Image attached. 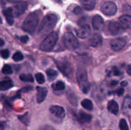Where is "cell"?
I'll return each mask as SVG.
<instances>
[{
	"mask_svg": "<svg viewBox=\"0 0 131 130\" xmlns=\"http://www.w3.org/2000/svg\"><path fill=\"white\" fill-rule=\"evenodd\" d=\"M122 110L126 114L131 113V98L129 96H126L124 99V103L122 105Z\"/></svg>",
	"mask_w": 131,
	"mask_h": 130,
	"instance_id": "e0dca14e",
	"label": "cell"
},
{
	"mask_svg": "<svg viewBox=\"0 0 131 130\" xmlns=\"http://www.w3.org/2000/svg\"><path fill=\"white\" fill-rule=\"evenodd\" d=\"M3 14L6 18V22L8 23L9 25H12L14 24V15L12 13V8H8L3 11Z\"/></svg>",
	"mask_w": 131,
	"mask_h": 130,
	"instance_id": "d6986e66",
	"label": "cell"
},
{
	"mask_svg": "<svg viewBox=\"0 0 131 130\" xmlns=\"http://www.w3.org/2000/svg\"><path fill=\"white\" fill-rule=\"evenodd\" d=\"M37 99L38 103H42L46 99L47 94V89L42 87H37Z\"/></svg>",
	"mask_w": 131,
	"mask_h": 130,
	"instance_id": "9a60e30c",
	"label": "cell"
},
{
	"mask_svg": "<svg viewBox=\"0 0 131 130\" xmlns=\"http://www.w3.org/2000/svg\"><path fill=\"white\" fill-rule=\"evenodd\" d=\"M77 80L79 87L83 93L86 94L88 93L90 88V85L88 81V74L86 70L84 68H79L77 72Z\"/></svg>",
	"mask_w": 131,
	"mask_h": 130,
	"instance_id": "3957f363",
	"label": "cell"
},
{
	"mask_svg": "<svg viewBox=\"0 0 131 130\" xmlns=\"http://www.w3.org/2000/svg\"><path fill=\"white\" fill-rule=\"evenodd\" d=\"M119 127H120V130H129V126L127 123L126 120L122 119L120 120V124H119Z\"/></svg>",
	"mask_w": 131,
	"mask_h": 130,
	"instance_id": "83f0119b",
	"label": "cell"
},
{
	"mask_svg": "<svg viewBox=\"0 0 131 130\" xmlns=\"http://www.w3.org/2000/svg\"><path fill=\"white\" fill-rule=\"evenodd\" d=\"M90 45L93 47H99L102 44V38L99 33H95L89 40Z\"/></svg>",
	"mask_w": 131,
	"mask_h": 130,
	"instance_id": "5bb4252c",
	"label": "cell"
},
{
	"mask_svg": "<svg viewBox=\"0 0 131 130\" xmlns=\"http://www.w3.org/2000/svg\"><path fill=\"white\" fill-rule=\"evenodd\" d=\"M58 40V34L56 32L50 33L43 40L40 45V49L43 52H49L52 50Z\"/></svg>",
	"mask_w": 131,
	"mask_h": 130,
	"instance_id": "277c9868",
	"label": "cell"
},
{
	"mask_svg": "<svg viewBox=\"0 0 131 130\" xmlns=\"http://www.w3.org/2000/svg\"><path fill=\"white\" fill-rule=\"evenodd\" d=\"M57 67L61 73L68 78L73 76V68L67 59L59 58L55 61Z\"/></svg>",
	"mask_w": 131,
	"mask_h": 130,
	"instance_id": "5b68a950",
	"label": "cell"
},
{
	"mask_svg": "<svg viewBox=\"0 0 131 130\" xmlns=\"http://www.w3.org/2000/svg\"><path fill=\"white\" fill-rule=\"evenodd\" d=\"M127 84H128L127 82H126V81H123V82H121L122 86L125 87V86H127Z\"/></svg>",
	"mask_w": 131,
	"mask_h": 130,
	"instance_id": "74e56055",
	"label": "cell"
},
{
	"mask_svg": "<svg viewBox=\"0 0 131 130\" xmlns=\"http://www.w3.org/2000/svg\"><path fill=\"white\" fill-rule=\"evenodd\" d=\"M0 42H1V43H0V45H1V46L2 47V46L4 45V44H5V43H4V41L3 39H1L0 40Z\"/></svg>",
	"mask_w": 131,
	"mask_h": 130,
	"instance_id": "ab89813d",
	"label": "cell"
},
{
	"mask_svg": "<svg viewBox=\"0 0 131 130\" xmlns=\"http://www.w3.org/2000/svg\"><path fill=\"white\" fill-rule=\"evenodd\" d=\"M6 1H9V2H15V1H19V0H6Z\"/></svg>",
	"mask_w": 131,
	"mask_h": 130,
	"instance_id": "60d3db41",
	"label": "cell"
},
{
	"mask_svg": "<svg viewBox=\"0 0 131 130\" xmlns=\"http://www.w3.org/2000/svg\"><path fill=\"white\" fill-rule=\"evenodd\" d=\"M49 111L53 115L57 118L62 119L65 116V110L63 107L58 105L51 106L49 108Z\"/></svg>",
	"mask_w": 131,
	"mask_h": 130,
	"instance_id": "4fadbf2b",
	"label": "cell"
},
{
	"mask_svg": "<svg viewBox=\"0 0 131 130\" xmlns=\"http://www.w3.org/2000/svg\"><path fill=\"white\" fill-rule=\"evenodd\" d=\"M117 84H118L117 81H113L112 82H111V85H113V86H115V85H116Z\"/></svg>",
	"mask_w": 131,
	"mask_h": 130,
	"instance_id": "f35d334b",
	"label": "cell"
},
{
	"mask_svg": "<svg viewBox=\"0 0 131 130\" xmlns=\"http://www.w3.org/2000/svg\"><path fill=\"white\" fill-rule=\"evenodd\" d=\"M81 105L85 109L88 110H93V103L90 99H84V100L82 101Z\"/></svg>",
	"mask_w": 131,
	"mask_h": 130,
	"instance_id": "603a6c76",
	"label": "cell"
},
{
	"mask_svg": "<svg viewBox=\"0 0 131 130\" xmlns=\"http://www.w3.org/2000/svg\"><path fill=\"white\" fill-rule=\"evenodd\" d=\"M125 30V28L122 24L118 22H111L109 24V31L112 35L120 34Z\"/></svg>",
	"mask_w": 131,
	"mask_h": 130,
	"instance_id": "9c48e42d",
	"label": "cell"
},
{
	"mask_svg": "<svg viewBox=\"0 0 131 130\" xmlns=\"http://www.w3.org/2000/svg\"><path fill=\"white\" fill-rule=\"evenodd\" d=\"M101 11L107 16H112L116 13L117 6L115 3L112 1H106L101 6Z\"/></svg>",
	"mask_w": 131,
	"mask_h": 130,
	"instance_id": "52a82bcc",
	"label": "cell"
},
{
	"mask_svg": "<svg viewBox=\"0 0 131 130\" xmlns=\"http://www.w3.org/2000/svg\"><path fill=\"white\" fill-rule=\"evenodd\" d=\"M2 72L5 75H10L12 74L13 70L12 69V67L8 64H5L2 68Z\"/></svg>",
	"mask_w": 131,
	"mask_h": 130,
	"instance_id": "4316f807",
	"label": "cell"
},
{
	"mask_svg": "<svg viewBox=\"0 0 131 130\" xmlns=\"http://www.w3.org/2000/svg\"><path fill=\"white\" fill-rule=\"evenodd\" d=\"M63 42L64 45L70 50L75 49L79 46V41L74 34L67 32L63 36Z\"/></svg>",
	"mask_w": 131,
	"mask_h": 130,
	"instance_id": "8992f818",
	"label": "cell"
},
{
	"mask_svg": "<svg viewBox=\"0 0 131 130\" xmlns=\"http://www.w3.org/2000/svg\"><path fill=\"white\" fill-rule=\"evenodd\" d=\"M125 13H126L125 15H131V7L129 5H125L124 6V9H123Z\"/></svg>",
	"mask_w": 131,
	"mask_h": 130,
	"instance_id": "1f68e13d",
	"label": "cell"
},
{
	"mask_svg": "<svg viewBox=\"0 0 131 130\" xmlns=\"http://www.w3.org/2000/svg\"><path fill=\"white\" fill-rule=\"evenodd\" d=\"M19 79L23 82H34V79L31 74H22L19 76Z\"/></svg>",
	"mask_w": 131,
	"mask_h": 130,
	"instance_id": "d4e9b609",
	"label": "cell"
},
{
	"mask_svg": "<svg viewBox=\"0 0 131 130\" xmlns=\"http://www.w3.org/2000/svg\"><path fill=\"white\" fill-rule=\"evenodd\" d=\"M35 79L37 80V81L38 82V84H42L45 82V77L43 76V75L40 73H38L35 75Z\"/></svg>",
	"mask_w": 131,
	"mask_h": 130,
	"instance_id": "f546056e",
	"label": "cell"
},
{
	"mask_svg": "<svg viewBox=\"0 0 131 130\" xmlns=\"http://www.w3.org/2000/svg\"><path fill=\"white\" fill-rule=\"evenodd\" d=\"M78 121L81 123H87V122H90L92 119V116L90 114L85 113L83 112H79L78 113V116H77Z\"/></svg>",
	"mask_w": 131,
	"mask_h": 130,
	"instance_id": "2e32d148",
	"label": "cell"
},
{
	"mask_svg": "<svg viewBox=\"0 0 131 130\" xmlns=\"http://www.w3.org/2000/svg\"><path fill=\"white\" fill-rule=\"evenodd\" d=\"M127 73L130 76H131V64L129 65L127 67Z\"/></svg>",
	"mask_w": 131,
	"mask_h": 130,
	"instance_id": "8d00e7d4",
	"label": "cell"
},
{
	"mask_svg": "<svg viewBox=\"0 0 131 130\" xmlns=\"http://www.w3.org/2000/svg\"><path fill=\"white\" fill-rule=\"evenodd\" d=\"M113 75H115V76H119V75H121V72H120L118 70H117V69H115V70H113Z\"/></svg>",
	"mask_w": 131,
	"mask_h": 130,
	"instance_id": "d590c367",
	"label": "cell"
},
{
	"mask_svg": "<svg viewBox=\"0 0 131 130\" xmlns=\"http://www.w3.org/2000/svg\"><path fill=\"white\" fill-rule=\"evenodd\" d=\"M1 56L3 59H7L10 56V52L8 50L4 49L1 51Z\"/></svg>",
	"mask_w": 131,
	"mask_h": 130,
	"instance_id": "4dcf8cb0",
	"label": "cell"
},
{
	"mask_svg": "<svg viewBox=\"0 0 131 130\" xmlns=\"http://www.w3.org/2000/svg\"><path fill=\"white\" fill-rule=\"evenodd\" d=\"M39 17L36 13H31L26 17L22 24V28L24 31L29 33H34L38 25Z\"/></svg>",
	"mask_w": 131,
	"mask_h": 130,
	"instance_id": "7a4b0ae2",
	"label": "cell"
},
{
	"mask_svg": "<svg viewBox=\"0 0 131 130\" xmlns=\"http://www.w3.org/2000/svg\"><path fill=\"white\" fill-rule=\"evenodd\" d=\"M112 93H115V94H118V96H122L123 95V94L124 93V89H123V88H119L118 89L115 90V91L113 92V93L112 92Z\"/></svg>",
	"mask_w": 131,
	"mask_h": 130,
	"instance_id": "d6a6232c",
	"label": "cell"
},
{
	"mask_svg": "<svg viewBox=\"0 0 131 130\" xmlns=\"http://www.w3.org/2000/svg\"><path fill=\"white\" fill-rule=\"evenodd\" d=\"M52 88L56 90H63L65 89V85L63 82L58 81L52 85Z\"/></svg>",
	"mask_w": 131,
	"mask_h": 130,
	"instance_id": "484cf974",
	"label": "cell"
},
{
	"mask_svg": "<svg viewBox=\"0 0 131 130\" xmlns=\"http://www.w3.org/2000/svg\"><path fill=\"white\" fill-rule=\"evenodd\" d=\"M92 25L95 30L102 31L105 26L104 22L101 16L99 15H95L92 19Z\"/></svg>",
	"mask_w": 131,
	"mask_h": 130,
	"instance_id": "7c38bea8",
	"label": "cell"
},
{
	"mask_svg": "<svg viewBox=\"0 0 131 130\" xmlns=\"http://www.w3.org/2000/svg\"><path fill=\"white\" fill-rule=\"evenodd\" d=\"M58 21V17L55 14H47L42 20L38 29V34H47L54 28Z\"/></svg>",
	"mask_w": 131,
	"mask_h": 130,
	"instance_id": "6da1fadb",
	"label": "cell"
},
{
	"mask_svg": "<svg viewBox=\"0 0 131 130\" xmlns=\"http://www.w3.org/2000/svg\"><path fill=\"white\" fill-rule=\"evenodd\" d=\"M73 11H74V12L75 13V14H79L82 12L81 8L78 6H75V7L74 8V10H73Z\"/></svg>",
	"mask_w": 131,
	"mask_h": 130,
	"instance_id": "e575fe53",
	"label": "cell"
},
{
	"mask_svg": "<svg viewBox=\"0 0 131 130\" xmlns=\"http://www.w3.org/2000/svg\"><path fill=\"white\" fill-rule=\"evenodd\" d=\"M20 40L23 43H26L27 42L29 41V37H28L27 35L22 36L20 38Z\"/></svg>",
	"mask_w": 131,
	"mask_h": 130,
	"instance_id": "836d02e7",
	"label": "cell"
},
{
	"mask_svg": "<svg viewBox=\"0 0 131 130\" xmlns=\"http://www.w3.org/2000/svg\"><path fill=\"white\" fill-rule=\"evenodd\" d=\"M76 34L80 38H86L91 34V28L88 24L81 25L76 30Z\"/></svg>",
	"mask_w": 131,
	"mask_h": 130,
	"instance_id": "8fae6325",
	"label": "cell"
},
{
	"mask_svg": "<svg viewBox=\"0 0 131 130\" xmlns=\"http://www.w3.org/2000/svg\"><path fill=\"white\" fill-rule=\"evenodd\" d=\"M14 86V82L11 80H3L0 83V89L1 90H6Z\"/></svg>",
	"mask_w": 131,
	"mask_h": 130,
	"instance_id": "7402d4cb",
	"label": "cell"
},
{
	"mask_svg": "<svg viewBox=\"0 0 131 130\" xmlns=\"http://www.w3.org/2000/svg\"><path fill=\"white\" fill-rule=\"evenodd\" d=\"M46 74H47V78L49 80H54L58 76L57 71H55L54 70H52V69H48L46 71Z\"/></svg>",
	"mask_w": 131,
	"mask_h": 130,
	"instance_id": "cb8c5ba5",
	"label": "cell"
},
{
	"mask_svg": "<svg viewBox=\"0 0 131 130\" xmlns=\"http://www.w3.org/2000/svg\"><path fill=\"white\" fill-rule=\"evenodd\" d=\"M111 47L113 50L115 51H120L126 45V40L125 38L119 37V38H115V39L112 40L110 42Z\"/></svg>",
	"mask_w": 131,
	"mask_h": 130,
	"instance_id": "30bf717a",
	"label": "cell"
},
{
	"mask_svg": "<svg viewBox=\"0 0 131 130\" xmlns=\"http://www.w3.org/2000/svg\"><path fill=\"white\" fill-rule=\"evenodd\" d=\"M107 109L113 114H118L119 112V107L118 103L115 100H111L107 104Z\"/></svg>",
	"mask_w": 131,
	"mask_h": 130,
	"instance_id": "44dd1931",
	"label": "cell"
},
{
	"mask_svg": "<svg viewBox=\"0 0 131 130\" xmlns=\"http://www.w3.org/2000/svg\"><path fill=\"white\" fill-rule=\"evenodd\" d=\"M27 8V3L25 1H19L12 8L14 17H19L23 15Z\"/></svg>",
	"mask_w": 131,
	"mask_h": 130,
	"instance_id": "ba28073f",
	"label": "cell"
},
{
	"mask_svg": "<svg viewBox=\"0 0 131 130\" xmlns=\"http://www.w3.org/2000/svg\"><path fill=\"white\" fill-rule=\"evenodd\" d=\"M81 4L84 9L92 10L95 6V0H79Z\"/></svg>",
	"mask_w": 131,
	"mask_h": 130,
	"instance_id": "ffe728a7",
	"label": "cell"
},
{
	"mask_svg": "<svg viewBox=\"0 0 131 130\" xmlns=\"http://www.w3.org/2000/svg\"><path fill=\"white\" fill-rule=\"evenodd\" d=\"M12 59L15 61H20L24 59V56H23L21 52H17L13 55Z\"/></svg>",
	"mask_w": 131,
	"mask_h": 130,
	"instance_id": "f1b7e54d",
	"label": "cell"
},
{
	"mask_svg": "<svg viewBox=\"0 0 131 130\" xmlns=\"http://www.w3.org/2000/svg\"><path fill=\"white\" fill-rule=\"evenodd\" d=\"M120 21L125 29H128V28H131V15H122L120 17Z\"/></svg>",
	"mask_w": 131,
	"mask_h": 130,
	"instance_id": "ac0fdd59",
	"label": "cell"
}]
</instances>
